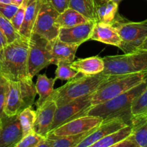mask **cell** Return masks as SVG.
Here are the masks:
<instances>
[{"label": "cell", "instance_id": "cell-1", "mask_svg": "<svg viewBox=\"0 0 147 147\" xmlns=\"http://www.w3.org/2000/svg\"><path fill=\"white\" fill-rule=\"evenodd\" d=\"M30 39L20 37L0 50V75L11 81L29 78Z\"/></svg>", "mask_w": 147, "mask_h": 147}, {"label": "cell", "instance_id": "cell-2", "mask_svg": "<svg viewBox=\"0 0 147 147\" xmlns=\"http://www.w3.org/2000/svg\"><path fill=\"white\" fill-rule=\"evenodd\" d=\"M147 87V79L128 91L119 95L109 100L92 106L86 111V115L99 116L103 121L115 117L124 119L131 126V106L134 99Z\"/></svg>", "mask_w": 147, "mask_h": 147}, {"label": "cell", "instance_id": "cell-3", "mask_svg": "<svg viewBox=\"0 0 147 147\" xmlns=\"http://www.w3.org/2000/svg\"><path fill=\"white\" fill-rule=\"evenodd\" d=\"M111 76L100 74L74 78L64 86L55 89L49 99L54 100L57 107L71 100L94 93L103 83L110 79Z\"/></svg>", "mask_w": 147, "mask_h": 147}, {"label": "cell", "instance_id": "cell-4", "mask_svg": "<svg viewBox=\"0 0 147 147\" xmlns=\"http://www.w3.org/2000/svg\"><path fill=\"white\" fill-rule=\"evenodd\" d=\"M36 96L35 84L31 78H27L20 81L8 80V90L4 109V115L15 116L24 109L32 107Z\"/></svg>", "mask_w": 147, "mask_h": 147}, {"label": "cell", "instance_id": "cell-5", "mask_svg": "<svg viewBox=\"0 0 147 147\" xmlns=\"http://www.w3.org/2000/svg\"><path fill=\"white\" fill-rule=\"evenodd\" d=\"M103 74L108 76L134 74L147 72V50H138L121 55L103 57Z\"/></svg>", "mask_w": 147, "mask_h": 147}, {"label": "cell", "instance_id": "cell-6", "mask_svg": "<svg viewBox=\"0 0 147 147\" xmlns=\"http://www.w3.org/2000/svg\"><path fill=\"white\" fill-rule=\"evenodd\" d=\"M147 79V72L134 74L111 76L110 79L103 83L94 93L92 106L109 100L138 86Z\"/></svg>", "mask_w": 147, "mask_h": 147}, {"label": "cell", "instance_id": "cell-7", "mask_svg": "<svg viewBox=\"0 0 147 147\" xmlns=\"http://www.w3.org/2000/svg\"><path fill=\"white\" fill-rule=\"evenodd\" d=\"M111 24L121 39L119 48L124 54L136 51L147 37V22L144 21L134 22L117 17Z\"/></svg>", "mask_w": 147, "mask_h": 147}, {"label": "cell", "instance_id": "cell-8", "mask_svg": "<svg viewBox=\"0 0 147 147\" xmlns=\"http://www.w3.org/2000/svg\"><path fill=\"white\" fill-rule=\"evenodd\" d=\"M47 41L35 33L30 38L28 55V74L31 78L39 72L51 64L50 53L47 49Z\"/></svg>", "mask_w": 147, "mask_h": 147}, {"label": "cell", "instance_id": "cell-9", "mask_svg": "<svg viewBox=\"0 0 147 147\" xmlns=\"http://www.w3.org/2000/svg\"><path fill=\"white\" fill-rule=\"evenodd\" d=\"M59 14L48 3L42 0L32 33L38 34L47 41L57 38L60 29L57 23Z\"/></svg>", "mask_w": 147, "mask_h": 147}, {"label": "cell", "instance_id": "cell-10", "mask_svg": "<svg viewBox=\"0 0 147 147\" xmlns=\"http://www.w3.org/2000/svg\"><path fill=\"white\" fill-rule=\"evenodd\" d=\"M93 93L76 98L57 107L50 131L72 119L86 116V111L92 106Z\"/></svg>", "mask_w": 147, "mask_h": 147}, {"label": "cell", "instance_id": "cell-11", "mask_svg": "<svg viewBox=\"0 0 147 147\" xmlns=\"http://www.w3.org/2000/svg\"><path fill=\"white\" fill-rule=\"evenodd\" d=\"M103 121V119L99 116H80L66 122L64 124L58 126L48 134L49 137H62V136H73L85 133Z\"/></svg>", "mask_w": 147, "mask_h": 147}, {"label": "cell", "instance_id": "cell-12", "mask_svg": "<svg viewBox=\"0 0 147 147\" xmlns=\"http://www.w3.org/2000/svg\"><path fill=\"white\" fill-rule=\"evenodd\" d=\"M23 137V132L18 115L7 116L0 119V147L15 145Z\"/></svg>", "mask_w": 147, "mask_h": 147}, {"label": "cell", "instance_id": "cell-13", "mask_svg": "<svg viewBox=\"0 0 147 147\" xmlns=\"http://www.w3.org/2000/svg\"><path fill=\"white\" fill-rule=\"evenodd\" d=\"M126 121L120 117L105 120L100 124L92 129L91 131L76 147H88L99 139L128 126Z\"/></svg>", "mask_w": 147, "mask_h": 147}, {"label": "cell", "instance_id": "cell-14", "mask_svg": "<svg viewBox=\"0 0 147 147\" xmlns=\"http://www.w3.org/2000/svg\"><path fill=\"white\" fill-rule=\"evenodd\" d=\"M96 22V21L90 20L74 27L60 28L57 38L65 43L80 46L82 43L90 40Z\"/></svg>", "mask_w": 147, "mask_h": 147}, {"label": "cell", "instance_id": "cell-15", "mask_svg": "<svg viewBox=\"0 0 147 147\" xmlns=\"http://www.w3.org/2000/svg\"><path fill=\"white\" fill-rule=\"evenodd\" d=\"M57 109L55 102L49 98L40 108L37 109L36 119L33 128L35 133L43 138L47 137L50 131Z\"/></svg>", "mask_w": 147, "mask_h": 147}, {"label": "cell", "instance_id": "cell-16", "mask_svg": "<svg viewBox=\"0 0 147 147\" xmlns=\"http://www.w3.org/2000/svg\"><path fill=\"white\" fill-rule=\"evenodd\" d=\"M78 47L62 42L58 38L48 41L47 49L51 58V64L57 65L60 63H73Z\"/></svg>", "mask_w": 147, "mask_h": 147}, {"label": "cell", "instance_id": "cell-17", "mask_svg": "<svg viewBox=\"0 0 147 147\" xmlns=\"http://www.w3.org/2000/svg\"><path fill=\"white\" fill-rule=\"evenodd\" d=\"M90 40L119 47L122 40L116 29L109 23L96 22L92 30Z\"/></svg>", "mask_w": 147, "mask_h": 147}, {"label": "cell", "instance_id": "cell-18", "mask_svg": "<svg viewBox=\"0 0 147 147\" xmlns=\"http://www.w3.org/2000/svg\"><path fill=\"white\" fill-rule=\"evenodd\" d=\"M42 0H27L24 11V18L19 33L22 37L30 39L37 20Z\"/></svg>", "mask_w": 147, "mask_h": 147}, {"label": "cell", "instance_id": "cell-19", "mask_svg": "<svg viewBox=\"0 0 147 147\" xmlns=\"http://www.w3.org/2000/svg\"><path fill=\"white\" fill-rule=\"evenodd\" d=\"M72 68L84 76L100 74L104 70L103 59L98 56L78 59L70 63Z\"/></svg>", "mask_w": 147, "mask_h": 147}, {"label": "cell", "instance_id": "cell-20", "mask_svg": "<svg viewBox=\"0 0 147 147\" xmlns=\"http://www.w3.org/2000/svg\"><path fill=\"white\" fill-rule=\"evenodd\" d=\"M55 80V78H50L45 74H39L37 76L35 84L37 94L39 95V98L36 102L37 109L40 108L54 91Z\"/></svg>", "mask_w": 147, "mask_h": 147}, {"label": "cell", "instance_id": "cell-21", "mask_svg": "<svg viewBox=\"0 0 147 147\" xmlns=\"http://www.w3.org/2000/svg\"><path fill=\"white\" fill-rule=\"evenodd\" d=\"M96 0H69V8L76 10L89 20L97 22Z\"/></svg>", "mask_w": 147, "mask_h": 147}, {"label": "cell", "instance_id": "cell-22", "mask_svg": "<svg viewBox=\"0 0 147 147\" xmlns=\"http://www.w3.org/2000/svg\"><path fill=\"white\" fill-rule=\"evenodd\" d=\"M132 131H133L132 126L128 125V126L99 139L96 143L90 145L88 147H111L117 144L118 142L129 137L130 135H131Z\"/></svg>", "mask_w": 147, "mask_h": 147}, {"label": "cell", "instance_id": "cell-23", "mask_svg": "<svg viewBox=\"0 0 147 147\" xmlns=\"http://www.w3.org/2000/svg\"><path fill=\"white\" fill-rule=\"evenodd\" d=\"M88 21H90L88 19L71 8H67L59 14L57 19V23L60 28L74 27Z\"/></svg>", "mask_w": 147, "mask_h": 147}, {"label": "cell", "instance_id": "cell-24", "mask_svg": "<svg viewBox=\"0 0 147 147\" xmlns=\"http://www.w3.org/2000/svg\"><path fill=\"white\" fill-rule=\"evenodd\" d=\"M119 9V3L105 1L98 3L96 9L97 22L111 24L116 17Z\"/></svg>", "mask_w": 147, "mask_h": 147}, {"label": "cell", "instance_id": "cell-25", "mask_svg": "<svg viewBox=\"0 0 147 147\" xmlns=\"http://www.w3.org/2000/svg\"><path fill=\"white\" fill-rule=\"evenodd\" d=\"M92 131L73 136H62V137H49L50 147H76Z\"/></svg>", "mask_w": 147, "mask_h": 147}, {"label": "cell", "instance_id": "cell-26", "mask_svg": "<svg viewBox=\"0 0 147 147\" xmlns=\"http://www.w3.org/2000/svg\"><path fill=\"white\" fill-rule=\"evenodd\" d=\"M19 121L23 132V136L34 131V122L36 119V111L32 107L27 108L18 114Z\"/></svg>", "mask_w": 147, "mask_h": 147}, {"label": "cell", "instance_id": "cell-27", "mask_svg": "<svg viewBox=\"0 0 147 147\" xmlns=\"http://www.w3.org/2000/svg\"><path fill=\"white\" fill-rule=\"evenodd\" d=\"M131 110L132 119L147 113V87L134 99Z\"/></svg>", "mask_w": 147, "mask_h": 147}, {"label": "cell", "instance_id": "cell-28", "mask_svg": "<svg viewBox=\"0 0 147 147\" xmlns=\"http://www.w3.org/2000/svg\"><path fill=\"white\" fill-rule=\"evenodd\" d=\"M0 30L7 39L8 44L13 42L20 38L21 35L18 31L15 30L11 21L0 14Z\"/></svg>", "mask_w": 147, "mask_h": 147}, {"label": "cell", "instance_id": "cell-29", "mask_svg": "<svg viewBox=\"0 0 147 147\" xmlns=\"http://www.w3.org/2000/svg\"><path fill=\"white\" fill-rule=\"evenodd\" d=\"M55 70V79L61 80H70L78 76V73L72 68L70 63H60L57 65Z\"/></svg>", "mask_w": 147, "mask_h": 147}, {"label": "cell", "instance_id": "cell-30", "mask_svg": "<svg viewBox=\"0 0 147 147\" xmlns=\"http://www.w3.org/2000/svg\"><path fill=\"white\" fill-rule=\"evenodd\" d=\"M132 136L140 147H147V122L133 127Z\"/></svg>", "mask_w": 147, "mask_h": 147}, {"label": "cell", "instance_id": "cell-31", "mask_svg": "<svg viewBox=\"0 0 147 147\" xmlns=\"http://www.w3.org/2000/svg\"><path fill=\"white\" fill-rule=\"evenodd\" d=\"M44 138L41 136L34 131H32L23 136L14 145V147H35Z\"/></svg>", "mask_w": 147, "mask_h": 147}, {"label": "cell", "instance_id": "cell-32", "mask_svg": "<svg viewBox=\"0 0 147 147\" xmlns=\"http://www.w3.org/2000/svg\"><path fill=\"white\" fill-rule=\"evenodd\" d=\"M27 0H24L22 4L19 7L17 12L11 20V24H13L14 27L17 31H20L21 26L22 24L24 18V11H25V7L27 5Z\"/></svg>", "mask_w": 147, "mask_h": 147}, {"label": "cell", "instance_id": "cell-33", "mask_svg": "<svg viewBox=\"0 0 147 147\" xmlns=\"http://www.w3.org/2000/svg\"><path fill=\"white\" fill-rule=\"evenodd\" d=\"M8 90V80L0 75V119L4 116V109Z\"/></svg>", "mask_w": 147, "mask_h": 147}, {"label": "cell", "instance_id": "cell-34", "mask_svg": "<svg viewBox=\"0 0 147 147\" xmlns=\"http://www.w3.org/2000/svg\"><path fill=\"white\" fill-rule=\"evenodd\" d=\"M18 8L19 6L14 4H0V14L11 21Z\"/></svg>", "mask_w": 147, "mask_h": 147}, {"label": "cell", "instance_id": "cell-35", "mask_svg": "<svg viewBox=\"0 0 147 147\" xmlns=\"http://www.w3.org/2000/svg\"><path fill=\"white\" fill-rule=\"evenodd\" d=\"M58 13H62L69 8V0H44Z\"/></svg>", "mask_w": 147, "mask_h": 147}, {"label": "cell", "instance_id": "cell-36", "mask_svg": "<svg viewBox=\"0 0 147 147\" xmlns=\"http://www.w3.org/2000/svg\"><path fill=\"white\" fill-rule=\"evenodd\" d=\"M111 147H140L137 144L136 141L134 139V136L131 135L127 137L126 139L118 142L116 144L113 145Z\"/></svg>", "mask_w": 147, "mask_h": 147}, {"label": "cell", "instance_id": "cell-37", "mask_svg": "<svg viewBox=\"0 0 147 147\" xmlns=\"http://www.w3.org/2000/svg\"><path fill=\"white\" fill-rule=\"evenodd\" d=\"M145 122H147V113L142 116H139V117L133 118L131 119V126L132 127H135V126H139Z\"/></svg>", "mask_w": 147, "mask_h": 147}, {"label": "cell", "instance_id": "cell-38", "mask_svg": "<svg viewBox=\"0 0 147 147\" xmlns=\"http://www.w3.org/2000/svg\"><path fill=\"white\" fill-rule=\"evenodd\" d=\"M7 44H8V43H7V39L4 37L3 33L1 32V30H0V50L2 49L3 47H5Z\"/></svg>", "mask_w": 147, "mask_h": 147}, {"label": "cell", "instance_id": "cell-39", "mask_svg": "<svg viewBox=\"0 0 147 147\" xmlns=\"http://www.w3.org/2000/svg\"><path fill=\"white\" fill-rule=\"evenodd\" d=\"M35 147H50V144L47 138H44Z\"/></svg>", "mask_w": 147, "mask_h": 147}, {"label": "cell", "instance_id": "cell-40", "mask_svg": "<svg viewBox=\"0 0 147 147\" xmlns=\"http://www.w3.org/2000/svg\"><path fill=\"white\" fill-rule=\"evenodd\" d=\"M138 50H147V37L144 40V42L142 43V45L139 46Z\"/></svg>", "mask_w": 147, "mask_h": 147}, {"label": "cell", "instance_id": "cell-41", "mask_svg": "<svg viewBox=\"0 0 147 147\" xmlns=\"http://www.w3.org/2000/svg\"><path fill=\"white\" fill-rule=\"evenodd\" d=\"M11 1H12L13 4H16V5H17L20 7V6L23 3L24 0H11Z\"/></svg>", "mask_w": 147, "mask_h": 147}, {"label": "cell", "instance_id": "cell-42", "mask_svg": "<svg viewBox=\"0 0 147 147\" xmlns=\"http://www.w3.org/2000/svg\"><path fill=\"white\" fill-rule=\"evenodd\" d=\"M0 4H13V3L11 0H0Z\"/></svg>", "mask_w": 147, "mask_h": 147}, {"label": "cell", "instance_id": "cell-43", "mask_svg": "<svg viewBox=\"0 0 147 147\" xmlns=\"http://www.w3.org/2000/svg\"><path fill=\"white\" fill-rule=\"evenodd\" d=\"M121 0H100V2H105V1H115V2L119 3Z\"/></svg>", "mask_w": 147, "mask_h": 147}, {"label": "cell", "instance_id": "cell-44", "mask_svg": "<svg viewBox=\"0 0 147 147\" xmlns=\"http://www.w3.org/2000/svg\"><path fill=\"white\" fill-rule=\"evenodd\" d=\"M144 22H147V19H146V20H144Z\"/></svg>", "mask_w": 147, "mask_h": 147}, {"label": "cell", "instance_id": "cell-45", "mask_svg": "<svg viewBox=\"0 0 147 147\" xmlns=\"http://www.w3.org/2000/svg\"><path fill=\"white\" fill-rule=\"evenodd\" d=\"M9 147H14V145H13V146H9Z\"/></svg>", "mask_w": 147, "mask_h": 147}]
</instances>
